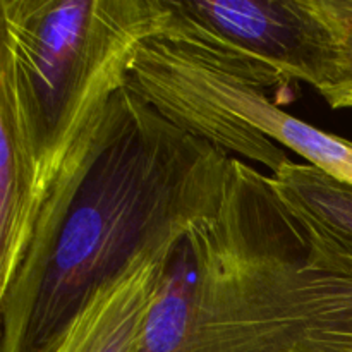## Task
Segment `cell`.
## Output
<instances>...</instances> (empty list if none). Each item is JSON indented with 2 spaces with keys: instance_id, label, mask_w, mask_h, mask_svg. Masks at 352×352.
Instances as JSON below:
<instances>
[{
  "instance_id": "obj_1",
  "label": "cell",
  "mask_w": 352,
  "mask_h": 352,
  "mask_svg": "<svg viewBox=\"0 0 352 352\" xmlns=\"http://www.w3.org/2000/svg\"><path fill=\"white\" fill-rule=\"evenodd\" d=\"M168 0H0V287L41 212L69 205L112 133L138 48Z\"/></svg>"
},
{
  "instance_id": "obj_2",
  "label": "cell",
  "mask_w": 352,
  "mask_h": 352,
  "mask_svg": "<svg viewBox=\"0 0 352 352\" xmlns=\"http://www.w3.org/2000/svg\"><path fill=\"white\" fill-rule=\"evenodd\" d=\"M232 155L181 129L127 86L112 138L86 175L52 253L23 352H36L95 285L167 227L220 203Z\"/></svg>"
},
{
  "instance_id": "obj_3",
  "label": "cell",
  "mask_w": 352,
  "mask_h": 352,
  "mask_svg": "<svg viewBox=\"0 0 352 352\" xmlns=\"http://www.w3.org/2000/svg\"><path fill=\"white\" fill-rule=\"evenodd\" d=\"M162 36L251 72L267 89L299 81L316 91L329 38L306 0H168Z\"/></svg>"
},
{
  "instance_id": "obj_4",
  "label": "cell",
  "mask_w": 352,
  "mask_h": 352,
  "mask_svg": "<svg viewBox=\"0 0 352 352\" xmlns=\"http://www.w3.org/2000/svg\"><path fill=\"white\" fill-rule=\"evenodd\" d=\"M196 220L174 223L148 241L116 275L95 285L67 322L36 352L136 351L168 256Z\"/></svg>"
},
{
  "instance_id": "obj_5",
  "label": "cell",
  "mask_w": 352,
  "mask_h": 352,
  "mask_svg": "<svg viewBox=\"0 0 352 352\" xmlns=\"http://www.w3.org/2000/svg\"><path fill=\"white\" fill-rule=\"evenodd\" d=\"M285 201L301 206L352 243V188L309 164L291 160L270 175Z\"/></svg>"
},
{
  "instance_id": "obj_6",
  "label": "cell",
  "mask_w": 352,
  "mask_h": 352,
  "mask_svg": "<svg viewBox=\"0 0 352 352\" xmlns=\"http://www.w3.org/2000/svg\"><path fill=\"white\" fill-rule=\"evenodd\" d=\"M329 38V69L318 93L332 109H352V0H306Z\"/></svg>"
}]
</instances>
